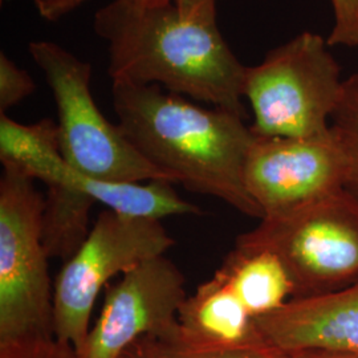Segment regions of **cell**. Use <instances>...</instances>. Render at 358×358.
Here are the masks:
<instances>
[{
  "instance_id": "cell-1",
  "label": "cell",
  "mask_w": 358,
  "mask_h": 358,
  "mask_svg": "<svg viewBox=\"0 0 358 358\" xmlns=\"http://www.w3.org/2000/svg\"><path fill=\"white\" fill-rule=\"evenodd\" d=\"M108 45L112 83L158 85L245 120L244 66L217 16H187L173 3L112 0L93 20Z\"/></svg>"
},
{
  "instance_id": "cell-2",
  "label": "cell",
  "mask_w": 358,
  "mask_h": 358,
  "mask_svg": "<svg viewBox=\"0 0 358 358\" xmlns=\"http://www.w3.org/2000/svg\"><path fill=\"white\" fill-rule=\"evenodd\" d=\"M112 101L129 141L173 183L262 219L244 182L255 134L242 117L198 106L158 85L112 83Z\"/></svg>"
},
{
  "instance_id": "cell-3",
  "label": "cell",
  "mask_w": 358,
  "mask_h": 358,
  "mask_svg": "<svg viewBox=\"0 0 358 358\" xmlns=\"http://www.w3.org/2000/svg\"><path fill=\"white\" fill-rule=\"evenodd\" d=\"M44 196L3 166L0 179V346L53 340L55 285L43 241Z\"/></svg>"
},
{
  "instance_id": "cell-4",
  "label": "cell",
  "mask_w": 358,
  "mask_h": 358,
  "mask_svg": "<svg viewBox=\"0 0 358 358\" xmlns=\"http://www.w3.org/2000/svg\"><path fill=\"white\" fill-rule=\"evenodd\" d=\"M235 247L278 256L294 285L292 299L319 297L358 282V201L341 189L280 215L260 219Z\"/></svg>"
},
{
  "instance_id": "cell-5",
  "label": "cell",
  "mask_w": 358,
  "mask_h": 358,
  "mask_svg": "<svg viewBox=\"0 0 358 358\" xmlns=\"http://www.w3.org/2000/svg\"><path fill=\"white\" fill-rule=\"evenodd\" d=\"M320 35L301 32L247 66L244 99L256 137L310 138L331 133L344 83L340 65Z\"/></svg>"
},
{
  "instance_id": "cell-6",
  "label": "cell",
  "mask_w": 358,
  "mask_h": 358,
  "mask_svg": "<svg viewBox=\"0 0 358 358\" xmlns=\"http://www.w3.org/2000/svg\"><path fill=\"white\" fill-rule=\"evenodd\" d=\"M28 51L51 88L65 162L77 173L103 182L173 180L142 155L118 125L101 113L90 90L92 64L62 45L36 40Z\"/></svg>"
},
{
  "instance_id": "cell-7",
  "label": "cell",
  "mask_w": 358,
  "mask_h": 358,
  "mask_svg": "<svg viewBox=\"0 0 358 358\" xmlns=\"http://www.w3.org/2000/svg\"><path fill=\"white\" fill-rule=\"evenodd\" d=\"M174 244L158 219L101 213L53 282L56 340L78 355L90 332L94 304L110 280L145 260L166 255Z\"/></svg>"
},
{
  "instance_id": "cell-8",
  "label": "cell",
  "mask_w": 358,
  "mask_h": 358,
  "mask_svg": "<svg viewBox=\"0 0 358 358\" xmlns=\"http://www.w3.org/2000/svg\"><path fill=\"white\" fill-rule=\"evenodd\" d=\"M105 288L103 309L78 358H120L143 337L178 332L186 278L166 255L145 260Z\"/></svg>"
},
{
  "instance_id": "cell-9",
  "label": "cell",
  "mask_w": 358,
  "mask_h": 358,
  "mask_svg": "<svg viewBox=\"0 0 358 358\" xmlns=\"http://www.w3.org/2000/svg\"><path fill=\"white\" fill-rule=\"evenodd\" d=\"M0 161L45 185L44 247L50 259L65 263L87 239L96 202L77 187L73 170L60 152L57 124L50 118L31 125L8 122L0 134Z\"/></svg>"
},
{
  "instance_id": "cell-10",
  "label": "cell",
  "mask_w": 358,
  "mask_h": 358,
  "mask_svg": "<svg viewBox=\"0 0 358 358\" xmlns=\"http://www.w3.org/2000/svg\"><path fill=\"white\" fill-rule=\"evenodd\" d=\"M346 159L332 130L310 138L256 137L244 167L247 192L262 219L345 189Z\"/></svg>"
},
{
  "instance_id": "cell-11",
  "label": "cell",
  "mask_w": 358,
  "mask_h": 358,
  "mask_svg": "<svg viewBox=\"0 0 358 358\" xmlns=\"http://www.w3.org/2000/svg\"><path fill=\"white\" fill-rule=\"evenodd\" d=\"M262 337L285 353L332 349L358 353V282L334 294L292 299L256 317Z\"/></svg>"
},
{
  "instance_id": "cell-12",
  "label": "cell",
  "mask_w": 358,
  "mask_h": 358,
  "mask_svg": "<svg viewBox=\"0 0 358 358\" xmlns=\"http://www.w3.org/2000/svg\"><path fill=\"white\" fill-rule=\"evenodd\" d=\"M178 338L203 346H238L266 341L255 319L215 273L186 297L178 313Z\"/></svg>"
},
{
  "instance_id": "cell-13",
  "label": "cell",
  "mask_w": 358,
  "mask_h": 358,
  "mask_svg": "<svg viewBox=\"0 0 358 358\" xmlns=\"http://www.w3.org/2000/svg\"><path fill=\"white\" fill-rule=\"evenodd\" d=\"M215 275L230 287L252 317L269 315L294 297V285L282 260L266 250L235 247Z\"/></svg>"
},
{
  "instance_id": "cell-14",
  "label": "cell",
  "mask_w": 358,
  "mask_h": 358,
  "mask_svg": "<svg viewBox=\"0 0 358 358\" xmlns=\"http://www.w3.org/2000/svg\"><path fill=\"white\" fill-rule=\"evenodd\" d=\"M137 343L153 358H288V353L267 341L248 345L203 346L173 336L166 340L143 337Z\"/></svg>"
},
{
  "instance_id": "cell-15",
  "label": "cell",
  "mask_w": 358,
  "mask_h": 358,
  "mask_svg": "<svg viewBox=\"0 0 358 358\" xmlns=\"http://www.w3.org/2000/svg\"><path fill=\"white\" fill-rule=\"evenodd\" d=\"M333 134L345 154V187L358 201V73L344 83V92L332 117Z\"/></svg>"
},
{
  "instance_id": "cell-16",
  "label": "cell",
  "mask_w": 358,
  "mask_h": 358,
  "mask_svg": "<svg viewBox=\"0 0 358 358\" xmlns=\"http://www.w3.org/2000/svg\"><path fill=\"white\" fill-rule=\"evenodd\" d=\"M36 90L34 78L4 53H0V115H6Z\"/></svg>"
},
{
  "instance_id": "cell-17",
  "label": "cell",
  "mask_w": 358,
  "mask_h": 358,
  "mask_svg": "<svg viewBox=\"0 0 358 358\" xmlns=\"http://www.w3.org/2000/svg\"><path fill=\"white\" fill-rule=\"evenodd\" d=\"M332 31L327 38L329 47H358V0H331Z\"/></svg>"
},
{
  "instance_id": "cell-18",
  "label": "cell",
  "mask_w": 358,
  "mask_h": 358,
  "mask_svg": "<svg viewBox=\"0 0 358 358\" xmlns=\"http://www.w3.org/2000/svg\"><path fill=\"white\" fill-rule=\"evenodd\" d=\"M0 358H78L71 345L53 338L23 345L0 346Z\"/></svg>"
},
{
  "instance_id": "cell-19",
  "label": "cell",
  "mask_w": 358,
  "mask_h": 358,
  "mask_svg": "<svg viewBox=\"0 0 358 358\" xmlns=\"http://www.w3.org/2000/svg\"><path fill=\"white\" fill-rule=\"evenodd\" d=\"M36 8L38 15L48 20L56 22L65 15L75 11L87 0H31Z\"/></svg>"
},
{
  "instance_id": "cell-20",
  "label": "cell",
  "mask_w": 358,
  "mask_h": 358,
  "mask_svg": "<svg viewBox=\"0 0 358 358\" xmlns=\"http://www.w3.org/2000/svg\"><path fill=\"white\" fill-rule=\"evenodd\" d=\"M187 16H217V0H173Z\"/></svg>"
},
{
  "instance_id": "cell-21",
  "label": "cell",
  "mask_w": 358,
  "mask_h": 358,
  "mask_svg": "<svg viewBox=\"0 0 358 358\" xmlns=\"http://www.w3.org/2000/svg\"><path fill=\"white\" fill-rule=\"evenodd\" d=\"M288 358H358V353L332 349H307L288 353Z\"/></svg>"
},
{
  "instance_id": "cell-22",
  "label": "cell",
  "mask_w": 358,
  "mask_h": 358,
  "mask_svg": "<svg viewBox=\"0 0 358 358\" xmlns=\"http://www.w3.org/2000/svg\"><path fill=\"white\" fill-rule=\"evenodd\" d=\"M120 358H153L138 343H136L131 348H129L128 350Z\"/></svg>"
},
{
  "instance_id": "cell-23",
  "label": "cell",
  "mask_w": 358,
  "mask_h": 358,
  "mask_svg": "<svg viewBox=\"0 0 358 358\" xmlns=\"http://www.w3.org/2000/svg\"><path fill=\"white\" fill-rule=\"evenodd\" d=\"M140 1L146 3V4H162V3H169L173 0H140Z\"/></svg>"
}]
</instances>
